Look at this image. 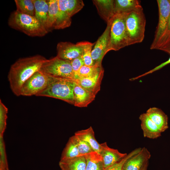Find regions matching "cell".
Segmentation results:
<instances>
[{
  "label": "cell",
  "mask_w": 170,
  "mask_h": 170,
  "mask_svg": "<svg viewBox=\"0 0 170 170\" xmlns=\"http://www.w3.org/2000/svg\"><path fill=\"white\" fill-rule=\"evenodd\" d=\"M46 60L42 55H36L19 59L12 65L8 79L11 90L15 95H21V89L23 83L40 70Z\"/></svg>",
  "instance_id": "cell-1"
},
{
  "label": "cell",
  "mask_w": 170,
  "mask_h": 170,
  "mask_svg": "<svg viewBox=\"0 0 170 170\" xmlns=\"http://www.w3.org/2000/svg\"><path fill=\"white\" fill-rule=\"evenodd\" d=\"M8 24L11 28L31 37H43L48 32L35 16L23 14L16 10L11 14Z\"/></svg>",
  "instance_id": "cell-2"
},
{
  "label": "cell",
  "mask_w": 170,
  "mask_h": 170,
  "mask_svg": "<svg viewBox=\"0 0 170 170\" xmlns=\"http://www.w3.org/2000/svg\"><path fill=\"white\" fill-rule=\"evenodd\" d=\"M73 80L51 76L46 88L36 95L59 99L74 105Z\"/></svg>",
  "instance_id": "cell-3"
},
{
  "label": "cell",
  "mask_w": 170,
  "mask_h": 170,
  "mask_svg": "<svg viewBox=\"0 0 170 170\" xmlns=\"http://www.w3.org/2000/svg\"><path fill=\"white\" fill-rule=\"evenodd\" d=\"M146 22L142 7L126 14L125 24L128 45L140 43L143 41Z\"/></svg>",
  "instance_id": "cell-4"
},
{
  "label": "cell",
  "mask_w": 170,
  "mask_h": 170,
  "mask_svg": "<svg viewBox=\"0 0 170 170\" xmlns=\"http://www.w3.org/2000/svg\"><path fill=\"white\" fill-rule=\"evenodd\" d=\"M126 14H115L111 19L108 52L111 50L117 51L129 46L125 24Z\"/></svg>",
  "instance_id": "cell-5"
},
{
  "label": "cell",
  "mask_w": 170,
  "mask_h": 170,
  "mask_svg": "<svg viewBox=\"0 0 170 170\" xmlns=\"http://www.w3.org/2000/svg\"><path fill=\"white\" fill-rule=\"evenodd\" d=\"M40 70L51 76L74 79L71 61L61 59L57 56L47 59Z\"/></svg>",
  "instance_id": "cell-6"
},
{
  "label": "cell",
  "mask_w": 170,
  "mask_h": 170,
  "mask_svg": "<svg viewBox=\"0 0 170 170\" xmlns=\"http://www.w3.org/2000/svg\"><path fill=\"white\" fill-rule=\"evenodd\" d=\"M51 77L40 70L36 72L23 83L20 95L24 96L36 95L46 88Z\"/></svg>",
  "instance_id": "cell-7"
},
{
  "label": "cell",
  "mask_w": 170,
  "mask_h": 170,
  "mask_svg": "<svg viewBox=\"0 0 170 170\" xmlns=\"http://www.w3.org/2000/svg\"><path fill=\"white\" fill-rule=\"evenodd\" d=\"M158 12V22L156 28L153 40L150 47L151 49L156 47L166 28L170 16V0H157Z\"/></svg>",
  "instance_id": "cell-8"
},
{
  "label": "cell",
  "mask_w": 170,
  "mask_h": 170,
  "mask_svg": "<svg viewBox=\"0 0 170 170\" xmlns=\"http://www.w3.org/2000/svg\"><path fill=\"white\" fill-rule=\"evenodd\" d=\"M111 20L107 23V26L102 34L98 38L92 50V58L93 65L102 66V62L105 55L108 52L107 49L110 38Z\"/></svg>",
  "instance_id": "cell-9"
},
{
  "label": "cell",
  "mask_w": 170,
  "mask_h": 170,
  "mask_svg": "<svg viewBox=\"0 0 170 170\" xmlns=\"http://www.w3.org/2000/svg\"><path fill=\"white\" fill-rule=\"evenodd\" d=\"M56 49L57 56L70 61L82 55V51L81 42L76 44L67 42H60L57 44Z\"/></svg>",
  "instance_id": "cell-10"
},
{
  "label": "cell",
  "mask_w": 170,
  "mask_h": 170,
  "mask_svg": "<svg viewBox=\"0 0 170 170\" xmlns=\"http://www.w3.org/2000/svg\"><path fill=\"white\" fill-rule=\"evenodd\" d=\"M151 157L150 152L144 147L139 153L130 157L124 163L122 170H142Z\"/></svg>",
  "instance_id": "cell-11"
},
{
  "label": "cell",
  "mask_w": 170,
  "mask_h": 170,
  "mask_svg": "<svg viewBox=\"0 0 170 170\" xmlns=\"http://www.w3.org/2000/svg\"><path fill=\"white\" fill-rule=\"evenodd\" d=\"M101 156L105 169L120 162L128 155L126 153L120 152L117 150L109 147L105 142L100 144Z\"/></svg>",
  "instance_id": "cell-12"
},
{
  "label": "cell",
  "mask_w": 170,
  "mask_h": 170,
  "mask_svg": "<svg viewBox=\"0 0 170 170\" xmlns=\"http://www.w3.org/2000/svg\"><path fill=\"white\" fill-rule=\"evenodd\" d=\"M139 119L144 137L155 139L161 136L162 132L145 113L141 114Z\"/></svg>",
  "instance_id": "cell-13"
},
{
  "label": "cell",
  "mask_w": 170,
  "mask_h": 170,
  "mask_svg": "<svg viewBox=\"0 0 170 170\" xmlns=\"http://www.w3.org/2000/svg\"><path fill=\"white\" fill-rule=\"evenodd\" d=\"M104 73L103 70L94 76L79 78L73 81L76 84L96 95L100 90Z\"/></svg>",
  "instance_id": "cell-14"
},
{
  "label": "cell",
  "mask_w": 170,
  "mask_h": 170,
  "mask_svg": "<svg viewBox=\"0 0 170 170\" xmlns=\"http://www.w3.org/2000/svg\"><path fill=\"white\" fill-rule=\"evenodd\" d=\"M73 93L74 105L80 107H87L94 100L96 95L76 83Z\"/></svg>",
  "instance_id": "cell-15"
},
{
  "label": "cell",
  "mask_w": 170,
  "mask_h": 170,
  "mask_svg": "<svg viewBox=\"0 0 170 170\" xmlns=\"http://www.w3.org/2000/svg\"><path fill=\"white\" fill-rule=\"evenodd\" d=\"M92 1L99 14L107 23L113 18L115 15L114 0H94Z\"/></svg>",
  "instance_id": "cell-16"
},
{
  "label": "cell",
  "mask_w": 170,
  "mask_h": 170,
  "mask_svg": "<svg viewBox=\"0 0 170 170\" xmlns=\"http://www.w3.org/2000/svg\"><path fill=\"white\" fill-rule=\"evenodd\" d=\"M162 133L168 128V117L161 109L153 107L149 109L145 113Z\"/></svg>",
  "instance_id": "cell-17"
},
{
  "label": "cell",
  "mask_w": 170,
  "mask_h": 170,
  "mask_svg": "<svg viewBox=\"0 0 170 170\" xmlns=\"http://www.w3.org/2000/svg\"><path fill=\"white\" fill-rule=\"evenodd\" d=\"M61 170H86V160L85 155L60 160L59 163Z\"/></svg>",
  "instance_id": "cell-18"
},
{
  "label": "cell",
  "mask_w": 170,
  "mask_h": 170,
  "mask_svg": "<svg viewBox=\"0 0 170 170\" xmlns=\"http://www.w3.org/2000/svg\"><path fill=\"white\" fill-rule=\"evenodd\" d=\"M142 7L140 1L138 0H114L115 14H127Z\"/></svg>",
  "instance_id": "cell-19"
},
{
  "label": "cell",
  "mask_w": 170,
  "mask_h": 170,
  "mask_svg": "<svg viewBox=\"0 0 170 170\" xmlns=\"http://www.w3.org/2000/svg\"><path fill=\"white\" fill-rule=\"evenodd\" d=\"M32 1L35 7V16L48 30L47 20L49 9L48 1L32 0Z\"/></svg>",
  "instance_id": "cell-20"
},
{
  "label": "cell",
  "mask_w": 170,
  "mask_h": 170,
  "mask_svg": "<svg viewBox=\"0 0 170 170\" xmlns=\"http://www.w3.org/2000/svg\"><path fill=\"white\" fill-rule=\"evenodd\" d=\"M87 142L91 146L94 151L99 154L101 150L100 144L96 140L93 128L90 127L88 128L78 131L75 134Z\"/></svg>",
  "instance_id": "cell-21"
},
{
  "label": "cell",
  "mask_w": 170,
  "mask_h": 170,
  "mask_svg": "<svg viewBox=\"0 0 170 170\" xmlns=\"http://www.w3.org/2000/svg\"><path fill=\"white\" fill-rule=\"evenodd\" d=\"M48 1L49 9L47 28L49 32L56 29L59 17V8L58 0Z\"/></svg>",
  "instance_id": "cell-22"
},
{
  "label": "cell",
  "mask_w": 170,
  "mask_h": 170,
  "mask_svg": "<svg viewBox=\"0 0 170 170\" xmlns=\"http://www.w3.org/2000/svg\"><path fill=\"white\" fill-rule=\"evenodd\" d=\"M59 8V18L56 29H63L70 26L71 18L67 10V0H58Z\"/></svg>",
  "instance_id": "cell-23"
},
{
  "label": "cell",
  "mask_w": 170,
  "mask_h": 170,
  "mask_svg": "<svg viewBox=\"0 0 170 170\" xmlns=\"http://www.w3.org/2000/svg\"><path fill=\"white\" fill-rule=\"evenodd\" d=\"M84 155L86 160V170H105L102 158L98 153L94 151Z\"/></svg>",
  "instance_id": "cell-24"
},
{
  "label": "cell",
  "mask_w": 170,
  "mask_h": 170,
  "mask_svg": "<svg viewBox=\"0 0 170 170\" xmlns=\"http://www.w3.org/2000/svg\"><path fill=\"white\" fill-rule=\"evenodd\" d=\"M103 70L102 66L97 65L88 66L84 65L80 69L73 80L94 76Z\"/></svg>",
  "instance_id": "cell-25"
},
{
  "label": "cell",
  "mask_w": 170,
  "mask_h": 170,
  "mask_svg": "<svg viewBox=\"0 0 170 170\" xmlns=\"http://www.w3.org/2000/svg\"><path fill=\"white\" fill-rule=\"evenodd\" d=\"M81 155L73 136L70 138L64 148L60 160L74 158Z\"/></svg>",
  "instance_id": "cell-26"
},
{
  "label": "cell",
  "mask_w": 170,
  "mask_h": 170,
  "mask_svg": "<svg viewBox=\"0 0 170 170\" xmlns=\"http://www.w3.org/2000/svg\"><path fill=\"white\" fill-rule=\"evenodd\" d=\"M16 10L28 15L35 16V7L32 0H15Z\"/></svg>",
  "instance_id": "cell-27"
},
{
  "label": "cell",
  "mask_w": 170,
  "mask_h": 170,
  "mask_svg": "<svg viewBox=\"0 0 170 170\" xmlns=\"http://www.w3.org/2000/svg\"><path fill=\"white\" fill-rule=\"evenodd\" d=\"M82 48V56L84 64L88 66L93 65V62L92 58V47L95 43H92L88 42H81Z\"/></svg>",
  "instance_id": "cell-28"
},
{
  "label": "cell",
  "mask_w": 170,
  "mask_h": 170,
  "mask_svg": "<svg viewBox=\"0 0 170 170\" xmlns=\"http://www.w3.org/2000/svg\"><path fill=\"white\" fill-rule=\"evenodd\" d=\"M84 5L82 0H67V10L69 16L71 18L79 11Z\"/></svg>",
  "instance_id": "cell-29"
},
{
  "label": "cell",
  "mask_w": 170,
  "mask_h": 170,
  "mask_svg": "<svg viewBox=\"0 0 170 170\" xmlns=\"http://www.w3.org/2000/svg\"><path fill=\"white\" fill-rule=\"evenodd\" d=\"M73 136L79 152L81 155H84L94 151L90 145L86 141L75 135Z\"/></svg>",
  "instance_id": "cell-30"
},
{
  "label": "cell",
  "mask_w": 170,
  "mask_h": 170,
  "mask_svg": "<svg viewBox=\"0 0 170 170\" xmlns=\"http://www.w3.org/2000/svg\"><path fill=\"white\" fill-rule=\"evenodd\" d=\"M8 109L0 100V136H3L6 128Z\"/></svg>",
  "instance_id": "cell-31"
},
{
  "label": "cell",
  "mask_w": 170,
  "mask_h": 170,
  "mask_svg": "<svg viewBox=\"0 0 170 170\" xmlns=\"http://www.w3.org/2000/svg\"><path fill=\"white\" fill-rule=\"evenodd\" d=\"M0 169L9 170L3 136H0Z\"/></svg>",
  "instance_id": "cell-32"
},
{
  "label": "cell",
  "mask_w": 170,
  "mask_h": 170,
  "mask_svg": "<svg viewBox=\"0 0 170 170\" xmlns=\"http://www.w3.org/2000/svg\"><path fill=\"white\" fill-rule=\"evenodd\" d=\"M141 149V148H139L134 149L120 162L115 164L106 169L105 170H122L123 165L127 160L131 156L139 152Z\"/></svg>",
  "instance_id": "cell-33"
},
{
  "label": "cell",
  "mask_w": 170,
  "mask_h": 170,
  "mask_svg": "<svg viewBox=\"0 0 170 170\" xmlns=\"http://www.w3.org/2000/svg\"><path fill=\"white\" fill-rule=\"evenodd\" d=\"M71 62L74 73V79L75 76L81 67L85 64L82 55L73 59Z\"/></svg>",
  "instance_id": "cell-34"
},
{
  "label": "cell",
  "mask_w": 170,
  "mask_h": 170,
  "mask_svg": "<svg viewBox=\"0 0 170 170\" xmlns=\"http://www.w3.org/2000/svg\"><path fill=\"white\" fill-rule=\"evenodd\" d=\"M170 35V16L167 25L164 33L158 42L155 49H158L160 46L166 40Z\"/></svg>",
  "instance_id": "cell-35"
},
{
  "label": "cell",
  "mask_w": 170,
  "mask_h": 170,
  "mask_svg": "<svg viewBox=\"0 0 170 170\" xmlns=\"http://www.w3.org/2000/svg\"><path fill=\"white\" fill-rule=\"evenodd\" d=\"M170 54V35L166 40L158 48Z\"/></svg>",
  "instance_id": "cell-36"
},
{
  "label": "cell",
  "mask_w": 170,
  "mask_h": 170,
  "mask_svg": "<svg viewBox=\"0 0 170 170\" xmlns=\"http://www.w3.org/2000/svg\"><path fill=\"white\" fill-rule=\"evenodd\" d=\"M148 164H146V165L143 168V169H142V170H146L147 168V167L148 165Z\"/></svg>",
  "instance_id": "cell-37"
},
{
  "label": "cell",
  "mask_w": 170,
  "mask_h": 170,
  "mask_svg": "<svg viewBox=\"0 0 170 170\" xmlns=\"http://www.w3.org/2000/svg\"><path fill=\"white\" fill-rule=\"evenodd\" d=\"M0 170H3L2 169H0Z\"/></svg>",
  "instance_id": "cell-38"
}]
</instances>
